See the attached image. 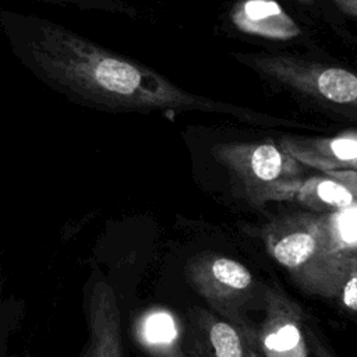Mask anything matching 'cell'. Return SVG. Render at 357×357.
<instances>
[{"instance_id": "obj_1", "label": "cell", "mask_w": 357, "mask_h": 357, "mask_svg": "<svg viewBox=\"0 0 357 357\" xmlns=\"http://www.w3.org/2000/svg\"><path fill=\"white\" fill-rule=\"evenodd\" d=\"M0 31L21 66L82 107L165 117L220 109L142 61L40 15L0 8Z\"/></svg>"}, {"instance_id": "obj_2", "label": "cell", "mask_w": 357, "mask_h": 357, "mask_svg": "<svg viewBox=\"0 0 357 357\" xmlns=\"http://www.w3.org/2000/svg\"><path fill=\"white\" fill-rule=\"evenodd\" d=\"M269 255L307 293L333 298L342 275V258L329 245L322 219L297 218L268 229Z\"/></svg>"}, {"instance_id": "obj_3", "label": "cell", "mask_w": 357, "mask_h": 357, "mask_svg": "<svg viewBox=\"0 0 357 357\" xmlns=\"http://www.w3.org/2000/svg\"><path fill=\"white\" fill-rule=\"evenodd\" d=\"M187 282L211 310L231 324L255 347L257 326L248 311L257 301L258 284L250 269L227 255L204 251L192 255L184 268Z\"/></svg>"}, {"instance_id": "obj_4", "label": "cell", "mask_w": 357, "mask_h": 357, "mask_svg": "<svg viewBox=\"0 0 357 357\" xmlns=\"http://www.w3.org/2000/svg\"><path fill=\"white\" fill-rule=\"evenodd\" d=\"M264 317L257 326L255 349L264 357H308L303 311L278 287H265Z\"/></svg>"}, {"instance_id": "obj_5", "label": "cell", "mask_w": 357, "mask_h": 357, "mask_svg": "<svg viewBox=\"0 0 357 357\" xmlns=\"http://www.w3.org/2000/svg\"><path fill=\"white\" fill-rule=\"evenodd\" d=\"M183 346L188 357H248L241 333L212 310L201 307L185 312Z\"/></svg>"}, {"instance_id": "obj_6", "label": "cell", "mask_w": 357, "mask_h": 357, "mask_svg": "<svg viewBox=\"0 0 357 357\" xmlns=\"http://www.w3.org/2000/svg\"><path fill=\"white\" fill-rule=\"evenodd\" d=\"M88 340L82 357H126L116 294L105 282L92 286L88 300Z\"/></svg>"}, {"instance_id": "obj_7", "label": "cell", "mask_w": 357, "mask_h": 357, "mask_svg": "<svg viewBox=\"0 0 357 357\" xmlns=\"http://www.w3.org/2000/svg\"><path fill=\"white\" fill-rule=\"evenodd\" d=\"M230 22L244 33L269 39H291L298 25L275 0H240L230 10Z\"/></svg>"}, {"instance_id": "obj_8", "label": "cell", "mask_w": 357, "mask_h": 357, "mask_svg": "<svg viewBox=\"0 0 357 357\" xmlns=\"http://www.w3.org/2000/svg\"><path fill=\"white\" fill-rule=\"evenodd\" d=\"M139 346L149 357H188L183 346V324L166 310L144 312L134 326Z\"/></svg>"}, {"instance_id": "obj_9", "label": "cell", "mask_w": 357, "mask_h": 357, "mask_svg": "<svg viewBox=\"0 0 357 357\" xmlns=\"http://www.w3.org/2000/svg\"><path fill=\"white\" fill-rule=\"evenodd\" d=\"M322 222L331 250L337 257L357 259V205L339 209Z\"/></svg>"}, {"instance_id": "obj_10", "label": "cell", "mask_w": 357, "mask_h": 357, "mask_svg": "<svg viewBox=\"0 0 357 357\" xmlns=\"http://www.w3.org/2000/svg\"><path fill=\"white\" fill-rule=\"evenodd\" d=\"M319 93L336 103H350L357 99V77L343 68H326L317 78Z\"/></svg>"}, {"instance_id": "obj_11", "label": "cell", "mask_w": 357, "mask_h": 357, "mask_svg": "<svg viewBox=\"0 0 357 357\" xmlns=\"http://www.w3.org/2000/svg\"><path fill=\"white\" fill-rule=\"evenodd\" d=\"M22 1H33L40 4H47V6H56V7L77 8L79 11L123 15L131 20H137L142 17L141 10L135 4L127 0H22Z\"/></svg>"}, {"instance_id": "obj_12", "label": "cell", "mask_w": 357, "mask_h": 357, "mask_svg": "<svg viewBox=\"0 0 357 357\" xmlns=\"http://www.w3.org/2000/svg\"><path fill=\"white\" fill-rule=\"evenodd\" d=\"M247 166L255 178L261 181H273L282 173L283 156L276 146L262 144L251 149L247 158Z\"/></svg>"}, {"instance_id": "obj_13", "label": "cell", "mask_w": 357, "mask_h": 357, "mask_svg": "<svg viewBox=\"0 0 357 357\" xmlns=\"http://www.w3.org/2000/svg\"><path fill=\"white\" fill-rule=\"evenodd\" d=\"M342 258V275L337 283L335 300L344 311L357 317V259Z\"/></svg>"}, {"instance_id": "obj_14", "label": "cell", "mask_w": 357, "mask_h": 357, "mask_svg": "<svg viewBox=\"0 0 357 357\" xmlns=\"http://www.w3.org/2000/svg\"><path fill=\"white\" fill-rule=\"evenodd\" d=\"M315 198L321 204L333 206L337 211L354 205L353 192L347 187L333 180L318 181L315 185Z\"/></svg>"}, {"instance_id": "obj_15", "label": "cell", "mask_w": 357, "mask_h": 357, "mask_svg": "<svg viewBox=\"0 0 357 357\" xmlns=\"http://www.w3.org/2000/svg\"><path fill=\"white\" fill-rule=\"evenodd\" d=\"M332 155L343 162H357V139L336 138L329 144Z\"/></svg>"}, {"instance_id": "obj_16", "label": "cell", "mask_w": 357, "mask_h": 357, "mask_svg": "<svg viewBox=\"0 0 357 357\" xmlns=\"http://www.w3.org/2000/svg\"><path fill=\"white\" fill-rule=\"evenodd\" d=\"M310 332V339H311V347H312V353L315 354V357H336L331 350H328L325 346H324V343L314 335V333H311V331H308Z\"/></svg>"}, {"instance_id": "obj_17", "label": "cell", "mask_w": 357, "mask_h": 357, "mask_svg": "<svg viewBox=\"0 0 357 357\" xmlns=\"http://www.w3.org/2000/svg\"><path fill=\"white\" fill-rule=\"evenodd\" d=\"M343 11L357 18V0H333Z\"/></svg>"}, {"instance_id": "obj_18", "label": "cell", "mask_w": 357, "mask_h": 357, "mask_svg": "<svg viewBox=\"0 0 357 357\" xmlns=\"http://www.w3.org/2000/svg\"><path fill=\"white\" fill-rule=\"evenodd\" d=\"M247 344H248V343H247ZM247 356H248V357H261V356H259V353L257 351V349H255L254 346H251V344H248Z\"/></svg>"}, {"instance_id": "obj_19", "label": "cell", "mask_w": 357, "mask_h": 357, "mask_svg": "<svg viewBox=\"0 0 357 357\" xmlns=\"http://www.w3.org/2000/svg\"><path fill=\"white\" fill-rule=\"evenodd\" d=\"M303 1H307V0H303Z\"/></svg>"}]
</instances>
